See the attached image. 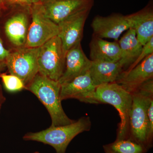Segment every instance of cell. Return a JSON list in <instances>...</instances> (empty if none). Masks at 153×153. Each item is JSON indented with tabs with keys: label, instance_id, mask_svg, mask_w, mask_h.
Instances as JSON below:
<instances>
[{
	"label": "cell",
	"instance_id": "ac0fdd59",
	"mask_svg": "<svg viewBox=\"0 0 153 153\" xmlns=\"http://www.w3.org/2000/svg\"><path fill=\"white\" fill-rule=\"evenodd\" d=\"M121 50L119 60L123 71L128 69L140 54L143 46L137 38L135 31L130 28L118 41Z\"/></svg>",
	"mask_w": 153,
	"mask_h": 153
},
{
	"label": "cell",
	"instance_id": "e0dca14e",
	"mask_svg": "<svg viewBox=\"0 0 153 153\" xmlns=\"http://www.w3.org/2000/svg\"><path fill=\"white\" fill-rule=\"evenodd\" d=\"M131 28L135 31L137 38L144 46L153 38V11L148 5L137 13L128 15Z\"/></svg>",
	"mask_w": 153,
	"mask_h": 153
},
{
	"label": "cell",
	"instance_id": "7c38bea8",
	"mask_svg": "<svg viewBox=\"0 0 153 153\" xmlns=\"http://www.w3.org/2000/svg\"><path fill=\"white\" fill-rule=\"evenodd\" d=\"M97 86L94 84L89 71L61 85V101L74 99L81 102L96 104L94 96Z\"/></svg>",
	"mask_w": 153,
	"mask_h": 153
},
{
	"label": "cell",
	"instance_id": "7a4b0ae2",
	"mask_svg": "<svg viewBox=\"0 0 153 153\" xmlns=\"http://www.w3.org/2000/svg\"><path fill=\"white\" fill-rule=\"evenodd\" d=\"M91 122L88 116L80 117L73 123L67 125L51 126L41 131L30 132L25 134L23 140L36 141L49 145L56 153H66L71 141L79 134L90 130Z\"/></svg>",
	"mask_w": 153,
	"mask_h": 153
},
{
	"label": "cell",
	"instance_id": "484cf974",
	"mask_svg": "<svg viewBox=\"0 0 153 153\" xmlns=\"http://www.w3.org/2000/svg\"><path fill=\"white\" fill-rule=\"evenodd\" d=\"M6 66L5 65H2V64H0V74H1V72L3 71V69L4 68H5Z\"/></svg>",
	"mask_w": 153,
	"mask_h": 153
},
{
	"label": "cell",
	"instance_id": "5b68a950",
	"mask_svg": "<svg viewBox=\"0 0 153 153\" xmlns=\"http://www.w3.org/2000/svg\"><path fill=\"white\" fill-rule=\"evenodd\" d=\"M66 52L58 36L39 47L38 73L58 81L65 71Z\"/></svg>",
	"mask_w": 153,
	"mask_h": 153
},
{
	"label": "cell",
	"instance_id": "277c9868",
	"mask_svg": "<svg viewBox=\"0 0 153 153\" xmlns=\"http://www.w3.org/2000/svg\"><path fill=\"white\" fill-rule=\"evenodd\" d=\"M131 94L132 102L130 113L128 139L143 145L148 150V109L151 101L153 100V88L150 85L143 84Z\"/></svg>",
	"mask_w": 153,
	"mask_h": 153
},
{
	"label": "cell",
	"instance_id": "4fadbf2b",
	"mask_svg": "<svg viewBox=\"0 0 153 153\" xmlns=\"http://www.w3.org/2000/svg\"><path fill=\"white\" fill-rule=\"evenodd\" d=\"M152 79H153V54L130 70L123 71L116 82L131 94Z\"/></svg>",
	"mask_w": 153,
	"mask_h": 153
},
{
	"label": "cell",
	"instance_id": "8992f818",
	"mask_svg": "<svg viewBox=\"0 0 153 153\" xmlns=\"http://www.w3.org/2000/svg\"><path fill=\"white\" fill-rule=\"evenodd\" d=\"M31 22L25 47H39L50 39L58 36V25L47 18L41 2L34 3L30 8Z\"/></svg>",
	"mask_w": 153,
	"mask_h": 153
},
{
	"label": "cell",
	"instance_id": "5bb4252c",
	"mask_svg": "<svg viewBox=\"0 0 153 153\" xmlns=\"http://www.w3.org/2000/svg\"><path fill=\"white\" fill-rule=\"evenodd\" d=\"M91 64V60L86 57L81 43L76 44L66 52L65 71L58 82L61 85L87 73Z\"/></svg>",
	"mask_w": 153,
	"mask_h": 153
},
{
	"label": "cell",
	"instance_id": "d6986e66",
	"mask_svg": "<svg viewBox=\"0 0 153 153\" xmlns=\"http://www.w3.org/2000/svg\"><path fill=\"white\" fill-rule=\"evenodd\" d=\"M105 153H146L149 151L143 145L131 140H116L103 146Z\"/></svg>",
	"mask_w": 153,
	"mask_h": 153
},
{
	"label": "cell",
	"instance_id": "30bf717a",
	"mask_svg": "<svg viewBox=\"0 0 153 153\" xmlns=\"http://www.w3.org/2000/svg\"><path fill=\"white\" fill-rule=\"evenodd\" d=\"M30 8L14 9V13L6 21L5 33L14 49L25 47L30 25Z\"/></svg>",
	"mask_w": 153,
	"mask_h": 153
},
{
	"label": "cell",
	"instance_id": "83f0119b",
	"mask_svg": "<svg viewBox=\"0 0 153 153\" xmlns=\"http://www.w3.org/2000/svg\"><path fill=\"white\" fill-rule=\"evenodd\" d=\"M1 7H3L2 2V0H0V8Z\"/></svg>",
	"mask_w": 153,
	"mask_h": 153
},
{
	"label": "cell",
	"instance_id": "ffe728a7",
	"mask_svg": "<svg viewBox=\"0 0 153 153\" xmlns=\"http://www.w3.org/2000/svg\"><path fill=\"white\" fill-rule=\"evenodd\" d=\"M0 77L1 78L5 88L9 92H18L25 88L24 82L17 76L13 74L1 73Z\"/></svg>",
	"mask_w": 153,
	"mask_h": 153
},
{
	"label": "cell",
	"instance_id": "d4e9b609",
	"mask_svg": "<svg viewBox=\"0 0 153 153\" xmlns=\"http://www.w3.org/2000/svg\"><path fill=\"white\" fill-rule=\"evenodd\" d=\"M6 97L3 94L2 90L0 86V111H1V108L3 104L6 101Z\"/></svg>",
	"mask_w": 153,
	"mask_h": 153
},
{
	"label": "cell",
	"instance_id": "44dd1931",
	"mask_svg": "<svg viewBox=\"0 0 153 153\" xmlns=\"http://www.w3.org/2000/svg\"><path fill=\"white\" fill-rule=\"evenodd\" d=\"M153 100L151 101L148 109V121L147 125V145L148 150L153 145Z\"/></svg>",
	"mask_w": 153,
	"mask_h": 153
},
{
	"label": "cell",
	"instance_id": "6da1fadb",
	"mask_svg": "<svg viewBox=\"0 0 153 153\" xmlns=\"http://www.w3.org/2000/svg\"><path fill=\"white\" fill-rule=\"evenodd\" d=\"M61 85L58 81L49 79L38 73L25 86L45 106L51 117V126L67 125L75 120L65 113L60 98Z\"/></svg>",
	"mask_w": 153,
	"mask_h": 153
},
{
	"label": "cell",
	"instance_id": "8fae6325",
	"mask_svg": "<svg viewBox=\"0 0 153 153\" xmlns=\"http://www.w3.org/2000/svg\"><path fill=\"white\" fill-rule=\"evenodd\" d=\"M41 3L45 16L58 25L79 11L91 8L94 0H44Z\"/></svg>",
	"mask_w": 153,
	"mask_h": 153
},
{
	"label": "cell",
	"instance_id": "9a60e30c",
	"mask_svg": "<svg viewBox=\"0 0 153 153\" xmlns=\"http://www.w3.org/2000/svg\"><path fill=\"white\" fill-rule=\"evenodd\" d=\"M123 71V67L119 61H91L89 73L94 84L97 86L116 82Z\"/></svg>",
	"mask_w": 153,
	"mask_h": 153
},
{
	"label": "cell",
	"instance_id": "3957f363",
	"mask_svg": "<svg viewBox=\"0 0 153 153\" xmlns=\"http://www.w3.org/2000/svg\"><path fill=\"white\" fill-rule=\"evenodd\" d=\"M96 104H109L119 113L120 121L118 126L116 139H128L129 116L132 95L116 82L105 83L97 86L94 96Z\"/></svg>",
	"mask_w": 153,
	"mask_h": 153
},
{
	"label": "cell",
	"instance_id": "603a6c76",
	"mask_svg": "<svg viewBox=\"0 0 153 153\" xmlns=\"http://www.w3.org/2000/svg\"><path fill=\"white\" fill-rule=\"evenodd\" d=\"M2 2L3 7L13 9L30 8L34 3L33 0H2Z\"/></svg>",
	"mask_w": 153,
	"mask_h": 153
},
{
	"label": "cell",
	"instance_id": "52a82bcc",
	"mask_svg": "<svg viewBox=\"0 0 153 153\" xmlns=\"http://www.w3.org/2000/svg\"><path fill=\"white\" fill-rule=\"evenodd\" d=\"M39 47L14 49L6 58V66L10 74L20 78L26 86L38 73Z\"/></svg>",
	"mask_w": 153,
	"mask_h": 153
},
{
	"label": "cell",
	"instance_id": "9c48e42d",
	"mask_svg": "<svg viewBox=\"0 0 153 153\" xmlns=\"http://www.w3.org/2000/svg\"><path fill=\"white\" fill-rule=\"evenodd\" d=\"M91 8L82 10L64 19L58 24V36L66 51L81 43L85 21Z\"/></svg>",
	"mask_w": 153,
	"mask_h": 153
},
{
	"label": "cell",
	"instance_id": "f1b7e54d",
	"mask_svg": "<svg viewBox=\"0 0 153 153\" xmlns=\"http://www.w3.org/2000/svg\"><path fill=\"white\" fill-rule=\"evenodd\" d=\"M32 153H40L38 152H34Z\"/></svg>",
	"mask_w": 153,
	"mask_h": 153
},
{
	"label": "cell",
	"instance_id": "cb8c5ba5",
	"mask_svg": "<svg viewBox=\"0 0 153 153\" xmlns=\"http://www.w3.org/2000/svg\"><path fill=\"white\" fill-rule=\"evenodd\" d=\"M1 13V11H0ZM10 51L6 49L3 45L2 41L0 36V64L6 66V58L8 55Z\"/></svg>",
	"mask_w": 153,
	"mask_h": 153
},
{
	"label": "cell",
	"instance_id": "ba28073f",
	"mask_svg": "<svg viewBox=\"0 0 153 153\" xmlns=\"http://www.w3.org/2000/svg\"><path fill=\"white\" fill-rule=\"evenodd\" d=\"M91 27L93 36L117 41L124 32L131 27V25L128 15L113 14L106 17L96 16L92 21Z\"/></svg>",
	"mask_w": 153,
	"mask_h": 153
},
{
	"label": "cell",
	"instance_id": "7402d4cb",
	"mask_svg": "<svg viewBox=\"0 0 153 153\" xmlns=\"http://www.w3.org/2000/svg\"><path fill=\"white\" fill-rule=\"evenodd\" d=\"M152 54H153V38L143 46L141 52L137 58L136 60L131 66L129 67L128 69H127L126 71L130 70L131 68H134L135 66H136L139 63L142 62L146 57Z\"/></svg>",
	"mask_w": 153,
	"mask_h": 153
},
{
	"label": "cell",
	"instance_id": "2e32d148",
	"mask_svg": "<svg viewBox=\"0 0 153 153\" xmlns=\"http://www.w3.org/2000/svg\"><path fill=\"white\" fill-rule=\"evenodd\" d=\"M91 61L117 62L121 59V50L117 41L110 42L93 36L90 44Z\"/></svg>",
	"mask_w": 153,
	"mask_h": 153
},
{
	"label": "cell",
	"instance_id": "4316f807",
	"mask_svg": "<svg viewBox=\"0 0 153 153\" xmlns=\"http://www.w3.org/2000/svg\"><path fill=\"white\" fill-rule=\"evenodd\" d=\"M44 1V0H33V2L34 3L42 2Z\"/></svg>",
	"mask_w": 153,
	"mask_h": 153
},
{
	"label": "cell",
	"instance_id": "f546056e",
	"mask_svg": "<svg viewBox=\"0 0 153 153\" xmlns=\"http://www.w3.org/2000/svg\"><path fill=\"white\" fill-rule=\"evenodd\" d=\"M76 153H80V152H76Z\"/></svg>",
	"mask_w": 153,
	"mask_h": 153
}]
</instances>
